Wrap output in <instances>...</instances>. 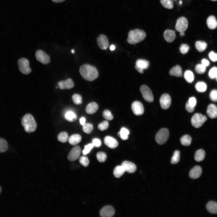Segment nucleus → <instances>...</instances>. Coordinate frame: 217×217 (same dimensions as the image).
<instances>
[{
  "instance_id": "obj_1",
  "label": "nucleus",
  "mask_w": 217,
  "mask_h": 217,
  "mask_svg": "<svg viewBox=\"0 0 217 217\" xmlns=\"http://www.w3.org/2000/svg\"><path fill=\"white\" fill-rule=\"evenodd\" d=\"M79 71L82 77L88 81L95 80L99 76L97 69L95 67L88 64H85L81 66Z\"/></svg>"
},
{
  "instance_id": "obj_2",
  "label": "nucleus",
  "mask_w": 217,
  "mask_h": 217,
  "mask_svg": "<svg viewBox=\"0 0 217 217\" xmlns=\"http://www.w3.org/2000/svg\"><path fill=\"white\" fill-rule=\"evenodd\" d=\"M146 36V33L144 31L136 29L129 31L127 40L130 44H135L143 40Z\"/></svg>"
},
{
  "instance_id": "obj_3",
  "label": "nucleus",
  "mask_w": 217,
  "mask_h": 217,
  "mask_svg": "<svg viewBox=\"0 0 217 217\" xmlns=\"http://www.w3.org/2000/svg\"><path fill=\"white\" fill-rule=\"evenodd\" d=\"M21 124L25 131L27 133H31L35 131L36 128V123L33 116L27 114L22 118Z\"/></svg>"
},
{
  "instance_id": "obj_4",
  "label": "nucleus",
  "mask_w": 217,
  "mask_h": 217,
  "mask_svg": "<svg viewBox=\"0 0 217 217\" xmlns=\"http://www.w3.org/2000/svg\"><path fill=\"white\" fill-rule=\"evenodd\" d=\"M169 135V131L168 129H161L156 135L155 139L156 142L159 145L165 143L168 139Z\"/></svg>"
},
{
  "instance_id": "obj_5",
  "label": "nucleus",
  "mask_w": 217,
  "mask_h": 217,
  "mask_svg": "<svg viewBox=\"0 0 217 217\" xmlns=\"http://www.w3.org/2000/svg\"><path fill=\"white\" fill-rule=\"evenodd\" d=\"M206 116L201 114L197 113L194 115L191 120L192 125L196 128L201 127L207 120Z\"/></svg>"
},
{
  "instance_id": "obj_6",
  "label": "nucleus",
  "mask_w": 217,
  "mask_h": 217,
  "mask_svg": "<svg viewBox=\"0 0 217 217\" xmlns=\"http://www.w3.org/2000/svg\"><path fill=\"white\" fill-rule=\"evenodd\" d=\"M18 68L20 71L23 74H30L31 70L29 67L28 60L25 58L19 59L18 61Z\"/></svg>"
},
{
  "instance_id": "obj_7",
  "label": "nucleus",
  "mask_w": 217,
  "mask_h": 217,
  "mask_svg": "<svg viewBox=\"0 0 217 217\" xmlns=\"http://www.w3.org/2000/svg\"><path fill=\"white\" fill-rule=\"evenodd\" d=\"M141 93L144 99L149 102H152L154 100L153 96L151 90L146 85H143L140 88Z\"/></svg>"
},
{
  "instance_id": "obj_8",
  "label": "nucleus",
  "mask_w": 217,
  "mask_h": 217,
  "mask_svg": "<svg viewBox=\"0 0 217 217\" xmlns=\"http://www.w3.org/2000/svg\"><path fill=\"white\" fill-rule=\"evenodd\" d=\"M188 21L186 18L184 17H180L177 20L175 29L179 32H184L188 27Z\"/></svg>"
},
{
  "instance_id": "obj_9",
  "label": "nucleus",
  "mask_w": 217,
  "mask_h": 217,
  "mask_svg": "<svg viewBox=\"0 0 217 217\" xmlns=\"http://www.w3.org/2000/svg\"><path fill=\"white\" fill-rule=\"evenodd\" d=\"M35 56L37 60L43 64H47L50 62L49 56L42 50H37L35 52Z\"/></svg>"
},
{
  "instance_id": "obj_10",
  "label": "nucleus",
  "mask_w": 217,
  "mask_h": 217,
  "mask_svg": "<svg viewBox=\"0 0 217 217\" xmlns=\"http://www.w3.org/2000/svg\"><path fill=\"white\" fill-rule=\"evenodd\" d=\"M81 151V149L79 146H76L74 147L68 154V160L71 161L76 160L80 157Z\"/></svg>"
},
{
  "instance_id": "obj_11",
  "label": "nucleus",
  "mask_w": 217,
  "mask_h": 217,
  "mask_svg": "<svg viewBox=\"0 0 217 217\" xmlns=\"http://www.w3.org/2000/svg\"><path fill=\"white\" fill-rule=\"evenodd\" d=\"M149 65V63L148 61L145 59H138L136 62L135 67L139 73L143 74L144 70L147 69Z\"/></svg>"
},
{
  "instance_id": "obj_12",
  "label": "nucleus",
  "mask_w": 217,
  "mask_h": 217,
  "mask_svg": "<svg viewBox=\"0 0 217 217\" xmlns=\"http://www.w3.org/2000/svg\"><path fill=\"white\" fill-rule=\"evenodd\" d=\"M160 103L161 108L165 110L169 107L171 103V99L170 96L168 94L164 93L161 96Z\"/></svg>"
},
{
  "instance_id": "obj_13",
  "label": "nucleus",
  "mask_w": 217,
  "mask_h": 217,
  "mask_svg": "<svg viewBox=\"0 0 217 217\" xmlns=\"http://www.w3.org/2000/svg\"><path fill=\"white\" fill-rule=\"evenodd\" d=\"M131 109L134 113L136 115L143 114L144 112V108L143 104L138 101H135L131 105Z\"/></svg>"
},
{
  "instance_id": "obj_14",
  "label": "nucleus",
  "mask_w": 217,
  "mask_h": 217,
  "mask_svg": "<svg viewBox=\"0 0 217 217\" xmlns=\"http://www.w3.org/2000/svg\"><path fill=\"white\" fill-rule=\"evenodd\" d=\"M98 46L102 50H106L108 46V41L107 37L105 35L101 34L97 39Z\"/></svg>"
},
{
  "instance_id": "obj_15",
  "label": "nucleus",
  "mask_w": 217,
  "mask_h": 217,
  "mask_svg": "<svg viewBox=\"0 0 217 217\" xmlns=\"http://www.w3.org/2000/svg\"><path fill=\"white\" fill-rule=\"evenodd\" d=\"M115 211L113 208L110 206L103 207L100 211V215L102 217H111L114 214Z\"/></svg>"
},
{
  "instance_id": "obj_16",
  "label": "nucleus",
  "mask_w": 217,
  "mask_h": 217,
  "mask_svg": "<svg viewBox=\"0 0 217 217\" xmlns=\"http://www.w3.org/2000/svg\"><path fill=\"white\" fill-rule=\"evenodd\" d=\"M58 86L61 89H71L73 88L74 86V83L73 80L70 78L58 82Z\"/></svg>"
},
{
  "instance_id": "obj_17",
  "label": "nucleus",
  "mask_w": 217,
  "mask_h": 217,
  "mask_svg": "<svg viewBox=\"0 0 217 217\" xmlns=\"http://www.w3.org/2000/svg\"><path fill=\"white\" fill-rule=\"evenodd\" d=\"M105 144L111 149L116 148L118 145L117 141L115 138L110 136H107L104 139Z\"/></svg>"
},
{
  "instance_id": "obj_18",
  "label": "nucleus",
  "mask_w": 217,
  "mask_h": 217,
  "mask_svg": "<svg viewBox=\"0 0 217 217\" xmlns=\"http://www.w3.org/2000/svg\"><path fill=\"white\" fill-rule=\"evenodd\" d=\"M125 171L129 173H133L136 170V165L134 163L128 161H124L121 164Z\"/></svg>"
},
{
  "instance_id": "obj_19",
  "label": "nucleus",
  "mask_w": 217,
  "mask_h": 217,
  "mask_svg": "<svg viewBox=\"0 0 217 217\" xmlns=\"http://www.w3.org/2000/svg\"><path fill=\"white\" fill-rule=\"evenodd\" d=\"M202 172V169L201 167L199 166H195L190 171L189 176L192 179H197L200 176Z\"/></svg>"
},
{
  "instance_id": "obj_20",
  "label": "nucleus",
  "mask_w": 217,
  "mask_h": 217,
  "mask_svg": "<svg viewBox=\"0 0 217 217\" xmlns=\"http://www.w3.org/2000/svg\"><path fill=\"white\" fill-rule=\"evenodd\" d=\"M206 113L211 118H217V107L213 104H209L207 107Z\"/></svg>"
},
{
  "instance_id": "obj_21",
  "label": "nucleus",
  "mask_w": 217,
  "mask_h": 217,
  "mask_svg": "<svg viewBox=\"0 0 217 217\" xmlns=\"http://www.w3.org/2000/svg\"><path fill=\"white\" fill-rule=\"evenodd\" d=\"M163 36L165 40L168 42L174 41L176 37L175 31L171 30H166L164 32Z\"/></svg>"
},
{
  "instance_id": "obj_22",
  "label": "nucleus",
  "mask_w": 217,
  "mask_h": 217,
  "mask_svg": "<svg viewBox=\"0 0 217 217\" xmlns=\"http://www.w3.org/2000/svg\"><path fill=\"white\" fill-rule=\"evenodd\" d=\"M169 74L171 76L177 77H181L182 75V70L181 68L178 65H176L170 69Z\"/></svg>"
},
{
  "instance_id": "obj_23",
  "label": "nucleus",
  "mask_w": 217,
  "mask_h": 217,
  "mask_svg": "<svg viewBox=\"0 0 217 217\" xmlns=\"http://www.w3.org/2000/svg\"><path fill=\"white\" fill-rule=\"evenodd\" d=\"M206 208L212 214H217V202L214 201H209L206 205Z\"/></svg>"
},
{
  "instance_id": "obj_24",
  "label": "nucleus",
  "mask_w": 217,
  "mask_h": 217,
  "mask_svg": "<svg viewBox=\"0 0 217 217\" xmlns=\"http://www.w3.org/2000/svg\"><path fill=\"white\" fill-rule=\"evenodd\" d=\"M207 25L210 29H214L217 27V20L213 15L209 16L207 19Z\"/></svg>"
},
{
  "instance_id": "obj_25",
  "label": "nucleus",
  "mask_w": 217,
  "mask_h": 217,
  "mask_svg": "<svg viewBox=\"0 0 217 217\" xmlns=\"http://www.w3.org/2000/svg\"><path fill=\"white\" fill-rule=\"evenodd\" d=\"M98 108V106L96 103L91 102L87 105L86 111L87 114H92L95 113L97 111Z\"/></svg>"
},
{
  "instance_id": "obj_26",
  "label": "nucleus",
  "mask_w": 217,
  "mask_h": 217,
  "mask_svg": "<svg viewBox=\"0 0 217 217\" xmlns=\"http://www.w3.org/2000/svg\"><path fill=\"white\" fill-rule=\"evenodd\" d=\"M81 140V136L79 134H75L70 136L68 139V141L71 145H75L79 143Z\"/></svg>"
},
{
  "instance_id": "obj_27",
  "label": "nucleus",
  "mask_w": 217,
  "mask_h": 217,
  "mask_svg": "<svg viewBox=\"0 0 217 217\" xmlns=\"http://www.w3.org/2000/svg\"><path fill=\"white\" fill-rule=\"evenodd\" d=\"M205 156V153L204 151L202 149H199L196 152L194 155V159L197 162H201L204 159Z\"/></svg>"
},
{
  "instance_id": "obj_28",
  "label": "nucleus",
  "mask_w": 217,
  "mask_h": 217,
  "mask_svg": "<svg viewBox=\"0 0 217 217\" xmlns=\"http://www.w3.org/2000/svg\"><path fill=\"white\" fill-rule=\"evenodd\" d=\"M125 171L124 167L121 165H118L114 168L113 174L116 178H119L123 175Z\"/></svg>"
},
{
  "instance_id": "obj_29",
  "label": "nucleus",
  "mask_w": 217,
  "mask_h": 217,
  "mask_svg": "<svg viewBox=\"0 0 217 217\" xmlns=\"http://www.w3.org/2000/svg\"><path fill=\"white\" fill-rule=\"evenodd\" d=\"M65 119L70 122H73L77 119V115L75 113L72 111H68L64 115Z\"/></svg>"
},
{
  "instance_id": "obj_30",
  "label": "nucleus",
  "mask_w": 217,
  "mask_h": 217,
  "mask_svg": "<svg viewBox=\"0 0 217 217\" xmlns=\"http://www.w3.org/2000/svg\"><path fill=\"white\" fill-rule=\"evenodd\" d=\"M191 137L188 135H185L181 137L180 139L181 143L184 146H189L191 143Z\"/></svg>"
},
{
  "instance_id": "obj_31",
  "label": "nucleus",
  "mask_w": 217,
  "mask_h": 217,
  "mask_svg": "<svg viewBox=\"0 0 217 217\" xmlns=\"http://www.w3.org/2000/svg\"><path fill=\"white\" fill-rule=\"evenodd\" d=\"M195 45L196 49L200 52L204 51L207 47V44L206 42L201 41H197Z\"/></svg>"
},
{
  "instance_id": "obj_32",
  "label": "nucleus",
  "mask_w": 217,
  "mask_h": 217,
  "mask_svg": "<svg viewBox=\"0 0 217 217\" xmlns=\"http://www.w3.org/2000/svg\"><path fill=\"white\" fill-rule=\"evenodd\" d=\"M195 88L198 92L203 93L206 91L207 85L206 83L203 82H198L196 84Z\"/></svg>"
},
{
  "instance_id": "obj_33",
  "label": "nucleus",
  "mask_w": 217,
  "mask_h": 217,
  "mask_svg": "<svg viewBox=\"0 0 217 217\" xmlns=\"http://www.w3.org/2000/svg\"><path fill=\"white\" fill-rule=\"evenodd\" d=\"M184 77L185 80L189 83H192L194 80V75L192 71L187 70L184 74Z\"/></svg>"
},
{
  "instance_id": "obj_34",
  "label": "nucleus",
  "mask_w": 217,
  "mask_h": 217,
  "mask_svg": "<svg viewBox=\"0 0 217 217\" xmlns=\"http://www.w3.org/2000/svg\"><path fill=\"white\" fill-rule=\"evenodd\" d=\"M129 134V130L126 128L123 127L121 129L118 134L122 140H124L128 139Z\"/></svg>"
},
{
  "instance_id": "obj_35",
  "label": "nucleus",
  "mask_w": 217,
  "mask_h": 217,
  "mask_svg": "<svg viewBox=\"0 0 217 217\" xmlns=\"http://www.w3.org/2000/svg\"><path fill=\"white\" fill-rule=\"evenodd\" d=\"M160 3L165 8L171 9L174 7V2L173 0H160Z\"/></svg>"
},
{
  "instance_id": "obj_36",
  "label": "nucleus",
  "mask_w": 217,
  "mask_h": 217,
  "mask_svg": "<svg viewBox=\"0 0 217 217\" xmlns=\"http://www.w3.org/2000/svg\"><path fill=\"white\" fill-rule=\"evenodd\" d=\"M8 148V145L7 141L3 138H0V153L5 152Z\"/></svg>"
},
{
  "instance_id": "obj_37",
  "label": "nucleus",
  "mask_w": 217,
  "mask_h": 217,
  "mask_svg": "<svg viewBox=\"0 0 217 217\" xmlns=\"http://www.w3.org/2000/svg\"><path fill=\"white\" fill-rule=\"evenodd\" d=\"M58 140L62 143H65L68 140V134L65 132L60 133L58 136Z\"/></svg>"
},
{
  "instance_id": "obj_38",
  "label": "nucleus",
  "mask_w": 217,
  "mask_h": 217,
  "mask_svg": "<svg viewBox=\"0 0 217 217\" xmlns=\"http://www.w3.org/2000/svg\"><path fill=\"white\" fill-rule=\"evenodd\" d=\"M180 152L179 151L177 150L175 151L171 159V162L172 164L177 163L180 160Z\"/></svg>"
},
{
  "instance_id": "obj_39",
  "label": "nucleus",
  "mask_w": 217,
  "mask_h": 217,
  "mask_svg": "<svg viewBox=\"0 0 217 217\" xmlns=\"http://www.w3.org/2000/svg\"><path fill=\"white\" fill-rule=\"evenodd\" d=\"M93 130V126L92 124L90 123H85L83 125V131L87 134L90 133Z\"/></svg>"
},
{
  "instance_id": "obj_40",
  "label": "nucleus",
  "mask_w": 217,
  "mask_h": 217,
  "mask_svg": "<svg viewBox=\"0 0 217 217\" xmlns=\"http://www.w3.org/2000/svg\"><path fill=\"white\" fill-rule=\"evenodd\" d=\"M72 98L74 103L75 105H80L82 102V97L79 94H74L72 96Z\"/></svg>"
},
{
  "instance_id": "obj_41",
  "label": "nucleus",
  "mask_w": 217,
  "mask_h": 217,
  "mask_svg": "<svg viewBox=\"0 0 217 217\" xmlns=\"http://www.w3.org/2000/svg\"><path fill=\"white\" fill-rule=\"evenodd\" d=\"M206 70V67L201 64H197L195 67V70L196 72L199 74L204 73Z\"/></svg>"
},
{
  "instance_id": "obj_42",
  "label": "nucleus",
  "mask_w": 217,
  "mask_h": 217,
  "mask_svg": "<svg viewBox=\"0 0 217 217\" xmlns=\"http://www.w3.org/2000/svg\"><path fill=\"white\" fill-rule=\"evenodd\" d=\"M96 158L99 162H102L106 160L107 156L105 153L102 152H99L96 154Z\"/></svg>"
},
{
  "instance_id": "obj_43",
  "label": "nucleus",
  "mask_w": 217,
  "mask_h": 217,
  "mask_svg": "<svg viewBox=\"0 0 217 217\" xmlns=\"http://www.w3.org/2000/svg\"><path fill=\"white\" fill-rule=\"evenodd\" d=\"M217 75V68L212 67L209 71L208 73L209 77L211 79H214Z\"/></svg>"
},
{
  "instance_id": "obj_44",
  "label": "nucleus",
  "mask_w": 217,
  "mask_h": 217,
  "mask_svg": "<svg viewBox=\"0 0 217 217\" xmlns=\"http://www.w3.org/2000/svg\"><path fill=\"white\" fill-rule=\"evenodd\" d=\"M102 116L108 120H111L113 118L112 115L108 110H105L103 111Z\"/></svg>"
},
{
  "instance_id": "obj_45",
  "label": "nucleus",
  "mask_w": 217,
  "mask_h": 217,
  "mask_svg": "<svg viewBox=\"0 0 217 217\" xmlns=\"http://www.w3.org/2000/svg\"><path fill=\"white\" fill-rule=\"evenodd\" d=\"M108 121H104L99 124L98 128L100 130L103 131L108 128Z\"/></svg>"
},
{
  "instance_id": "obj_46",
  "label": "nucleus",
  "mask_w": 217,
  "mask_h": 217,
  "mask_svg": "<svg viewBox=\"0 0 217 217\" xmlns=\"http://www.w3.org/2000/svg\"><path fill=\"white\" fill-rule=\"evenodd\" d=\"M80 163L83 166L87 167L89 165V161L88 158L84 156H82L79 158Z\"/></svg>"
},
{
  "instance_id": "obj_47",
  "label": "nucleus",
  "mask_w": 217,
  "mask_h": 217,
  "mask_svg": "<svg viewBox=\"0 0 217 217\" xmlns=\"http://www.w3.org/2000/svg\"><path fill=\"white\" fill-rule=\"evenodd\" d=\"M189 46L186 44H182L180 46L179 49L180 52L184 54L187 53L189 49Z\"/></svg>"
},
{
  "instance_id": "obj_48",
  "label": "nucleus",
  "mask_w": 217,
  "mask_h": 217,
  "mask_svg": "<svg viewBox=\"0 0 217 217\" xmlns=\"http://www.w3.org/2000/svg\"><path fill=\"white\" fill-rule=\"evenodd\" d=\"M210 99L214 102H217V90H212L209 94Z\"/></svg>"
},
{
  "instance_id": "obj_49",
  "label": "nucleus",
  "mask_w": 217,
  "mask_h": 217,
  "mask_svg": "<svg viewBox=\"0 0 217 217\" xmlns=\"http://www.w3.org/2000/svg\"><path fill=\"white\" fill-rule=\"evenodd\" d=\"M93 147L94 145L92 143H89L85 145L84 149L83 151V154L85 155L88 153Z\"/></svg>"
},
{
  "instance_id": "obj_50",
  "label": "nucleus",
  "mask_w": 217,
  "mask_h": 217,
  "mask_svg": "<svg viewBox=\"0 0 217 217\" xmlns=\"http://www.w3.org/2000/svg\"><path fill=\"white\" fill-rule=\"evenodd\" d=\"M209 58L213 62L217 61V54L213 51H211L208 55Z\"/></svg>"
},
{
  "instance_id": "obj_51",
  "label": "nucleus",
  "mask_w": 217,
  "mask_h": 217,
  "mask_svg": "<svg viewBox=\"0 0 217 217\" xmlns=\"http://www.w3.org/2000/svg\"><path fill=\"white\" fill-rule=\"evenodd\" d=\"M187 102L190 105L195 107L197 104V100L195 97H192L190 98Z\"/></svg>"
},
{
  "instance_id": "obj_52",
  "label": "nucleus",
  "mask_w": 217,
  "mask_h": 217,
  "mask_svg": "<svg viewBox=\"0 0 217 217\" xmlns=\"http://www.w3.org/2000/svg\"><path fill=\"white\" fill-rule=\"evenodd\" d=\"M92 143L94 146L96 147H99L101 144V142L100 140L98 138H93L92 141Z\"/></svg>"
},
{
  "instance_id": "obj_53",
  "label": "nucleus",
  "mask_w": 217,
  "mask_h": 217,
  "mask_svg": "<svg viewBox=\"0 0 217 217\" xmlns=\"http://www.w3.org/2000/svg\"><path fill=\"white\" fill-rule=\"evenodd\" d=\"M185 109L187 112L191 113L194 111L195 107L190 105L188 102H187L185 105Z\"/></svg>"
},
{
  "instance_id": "obj_54",
  "label": "nucleus",
  "mask_w": 217,
  "mask_h": 217,
  "mask_svg": "<svg viewBox=\"0 0 217 217\" xmlns=\"http://www.w3.org/2000/svg\"><path fill=\"white\" fill-rule=\"evenodd\" d=\"M201 64L205 67H207L210 65V62L206 59H203L201 61Z\"/></svg>"
},
{
  "instance_id": "obj_55",
  "label": "nucleus",
  "mask_w": 217,
  "mask_h": 217,
  "mask_svg": "<svg viewBox=\"0 0 217 217\" xmlns=\"http://www.w3.org/2000/svg\"><path fill=\"white\" fill-rule=\"evenodd\" d=\"M86 119L85 118L83 117H81L80 119V124L82 125L85 124Z\"/></svg>"
},
{
  "instance_id": "obj_56",
  "label": "nucleus",
  "mask_w": 217,
  "mask_h": 217,
  "mask_svg": "<svg viewBox=\"0 0 217 217\" xmlns=\"http://www.w3.org/2000/svg\"><path fill=\"white\" fill-rule=\"evenodd\" d=\"M53 2L55 3L61 2L65 0H52Z\"/></svg>"
},
{
  "instance_id": "obj_57",
  "label": "nucleus",
  "mask_w": 217,
  "mask_h": 217,
  "mask_svg": "<svg viewBox=\"0 0 217 217\" xmlns=\"http://www.w3.org/2000/svg\"><path fill=\"white\" fill-rule=\"evenodd\" d=\"M110 49L111 50L113 51L115 49V46L113 45H111L110 47Z\"/></svg>"
},
{
  "instance_id": "obj_58",
  "label": "nucleus",
  "mask_w": 217,
  "mask_h": 217,
  "mask_svg": "<svg viewBox=\"0 0 217 217\" xmlns=\"http://www.w3.org/2000/svg\"><path fill=\"white\" fill-rule=\"evenodd\" d=\"M185 35V33L184 32H180V35L181 36H184Z\"/></svg>"
},
{
  "instance_id": "obj_59",
  "label": "nucleus",
  "mask_w": 217,
  "mask_h": 217,
  "mask_svg": "<svg viewBox=\"0 0 217 217\" xmlns=\"http://www.w3.org/2000/svg\"><path fill=\"white\" fill-rule=\"evenodd\" d=\"M71 52L72 53H74V50L73 49H72L71 50Z\"/></svg>"
},
{
  "instance_id": "obj_60",
  "label": "nucleus",
  "mask_w": 217,
  "mask_h": 217,
  "mask_svg": "<svg viewBox=\"0 0 217 217\" xmlns=\"http://www.w3.org/2000/svg\"><path fill=\"white\" fill-rule=\"evenodd\" d=\"M179 4L180 5H181L182 4V1H180V2H179Z\"/></svg>"
},
{
  "instance_id": "obj_61",
  "label": "nucleus",
  "mask_w": 217,
  "mask_h": 217,
  "mask_svg": "<svg viewBox=\"0 0 217 217\" xmlns=\"http://www.w3.org/2000/svg\"><path fill=\"white\" fill-rule=\"evenodd\" d=\"M2 189L1 187L0 186V194L2 191Z\"/></svg>"
},
{
  "instance_id": "obj_62",
  "label": "nucleus",
  "mask_w": 217,
  "mask_h": 217,
  "mask_svg": "<svg viewBox=\"0 0 217 217\" xmlns=\"http://www.w3.org/2000/svg\"><path fill=\"white\" fill-rule=\"evenodd\" d=\"M215 79H216V81H217V75L215 77Z\"/></svg>"
},
{
  "instance_id": "obj_63",
  "label": "nucleus",
  "mask_w": 217,
  "mask_h": 217,
  "mask_svg": "<svg viewBox=\"0 0 217 217\" xmlns=\"http://www.w3.org/2000/svg\"><path fill=\"white\" fill-rule=\"evenodd\" d=\"M211 0L213 1H217V0Z\"/></svg>"
},
{
  "instance_id": "obj_64",
  "label": "nucleus",
  "mask_w": 217,
  "mask_h": 217,
  "mask_svg": "<svg viewBox=\"0 0 217 217\" xmlns=\"http://www.w3.org/2000/svg\"><path fill=\"white\" fill-rule=\"evenodd\" d=\"M173 0L175 1V0Z\"/></svg>"
}]
</instances>
